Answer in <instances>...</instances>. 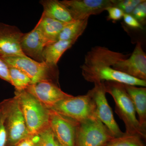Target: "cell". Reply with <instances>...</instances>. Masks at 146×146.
Returning a JSON list of instances; mask_svg holds the SVG:
<instances>
[{"label":"cell","instance_id":"1","mask_svg":"<svg viewBox=\"0 0 146 146\" xmlns=\"http://www.w3.org/2000/svg\"><path fill=\"white\" fill-rule=\"evenodd\" d=\"M129 55L114 51L105 47H93L86 53L84 62L80 66L82 76L86 81L94 84L112 81L146 87V80L138 79L113 69L115 63Z\"/></svg>","mask_w":146,"mask_h":146},{"label":"cell","instance_id":"2","mask_svg":"<svg viewBox=\"0 0 146 146\" xmlns=\"http://www.w3.org/2000/svg\"><path fill=\"white\" fill-rule=\"evenodd\" d=\"M104 84L106 93L111 95L115 102V112L124 123L125 134L146 139V131L139 124L136 117L135 107L123 84L105 81Z\"/></svg>","mask_w":146,"mask_h":146},{"label":"cell","instance_id":"3","mask_svg":"<svg viewBox=\"0 0 146 146\" xmlns=\"http://www.w3.org/2000/svg\"><path fill=\"white\" fill-rule=\"evenodd\" d=\"M15 95L30 134H39L50 125L49 110L26 90Z\"/></svg>","mask_w":146,"mask_h":146},{"label":"cell","instance_id":"4","mask_svg":"<svg viewBox=\"0 0 146 146\" xmlns=\"http://www.w3.org/2000/svg\"><path fill=\"white\" fill-rule=\"evenodd\" d=\"M8 66L20 69L28 76L32 84L49 80L58 84L59 70L57 66H52L44 62H39L26 56L1 57Z\"/></svg>","mask_w":146,"mask_h":146},{"label":"cell","instance_id":"5","mask_svg":"<svg viewBox=\"0 0 146 146\" xmlns=\"http://www.w3.org/2000/svg\"><path fill=\"white\" fill-rule=\"evenodd\" d=\"M48 109L79 123L96 117L95 102L87 94L77 96H72L58 102Z\"/></svg>","mask_w":146,"mask_h":146},{"label":"cell","instance_id":"6","mask_svg":"<svg viewBox=\"0 0 146 146\" xmlns=\"http://www.w3.org/2000/svg\"><path fill=\"white\" fill-rule=\"evenodd\" d=\"M115 138L104 124L96 117L79 123L75 146H106Z\"/></svg>","mask_w":146,"mask_h":146},{"label":"cell","instance_id":"7","mask_svg":"<svg viewBox=\"0 0 146 146\" xmlns=\"http://www.w3.org/2000/svg\"><path fill=\"white\" fill-rule=\"evenodd\" d=\"M6 146H14L31 135L16 97L9 99L5 119Z\"/></svg>","mask_w":146,"mask_h":146},{"label":"cell","instance_id":"8","mask_svg":"<svg viewBox=\"0 0 146 146\" xmlns=\"http://www.w3.org/2000/svg\"><path fill=\"white\" fill-rule=\"evenodd\" d=\"M87 94L95 102L97 117L104 124L115 138L123 136L125 133L120 129L108 102L104 82L94 84V88L89 90Z\"/></svg>","mask_w":146,"mask_h":146},{"label":"cell","instance_id":"9","mask_svg":"<svg viewBox=\"0 0 146 146\" xmlns=\"http://www.w3.org/2000/svg\"><path fill=\"white\" fill-rule=\"evenodd\" d=\"M60 2L75 21L99 14L109 7H114L115 3V0H63Z\"/></svg>","mask_w":146,"mask_h":146},{"label":"cell","instance_id":"10","mask_svg":"<svg viewBox=\"0 0 146 146\" xmlns=\"http://www.w3.org/2000/svg\"><path fill=\"white\" fill-rule=\"evenodd\" d=\"M49 110V125L56 140L63 146H75L79 123Z\"/></svg>","mask_w":146,"mask_h":146},{"label":"cell","instance_id":"11","mask_svg":"<svg viewBox=\"0 0 146 146\" xmlns=\"http://www.w3.org/2000/svg\"><path fill=\"white\" fill-rule=\"evenodd\" d=\"M113 68L135 78L146 80V54L141 42H137L130 56L119 60Z\"/></svg>","mask_w":146,"mask_h":146},{"label":"cell","instance_id":"12","mask_svg":"<svg viewBox=\"0 0 146 146\" xmlns=\"http://www.w3.org/2000/svg\"><path fill=\"white\" fill-rule=\"evenodd\" d=\"M25 90L48 109L58 102L72 96L62 91L59 84L49 80L32 84Z\"/></svg>","mask_w":146,"mask_h":146},{"label":"cell","instance_id":"13","mask_svg":"<svg viewBox=\"0 0 146 146\" xmlns=\"http://www.w3.org/2000/svg\"><path fill=\"white\" fill-rule=\"evenodd\" d=\"M23 35L17 27L0 23V57L26 56L21 47Z\"/></svg>","mask_w":146,"mask_h":146},{"label":"cell","instance_id":"14","mask_svg":"<svg viewBox=\"0 0 146 146\" xmlns=\"http://www.w3.org/2000/svg\"><path fill=\"white\" fill-rule=\"evenodd\" d=\"M49 44L37 25L27 33H24L21 39V47L23 53L28 57L39 62H44V48Z\"/></svg>","mask_w":146,"mask_h":146},{"label":"cell","instance_id":"15","mask_svg":"<svg viewBox=\"0 0 146 146\" xmlns=\"http://www.w3.org/2000/svg\"><path fill=\"white\" fill-rule=\"evenodd\" d=\"M138 116V121L141 127L146 131V88L124 84Z\"/></svg>","mask_w":146,"mask_h":146},{"label":"cell","instance_id":"16","mask_svg":"<svg viewBox=\"0 0 146 146\" xmlns=\"http://www.w3.org/2000/svg\"><path fill=\"white\" fill-rule=\"evenodd\" d=\"M39 3L43 6L44 10L42 14L44 16L66 24L75 21L68 9L60 1L42 0Z\"/></svg>","mask_w":146,"mask_h":146},{"label":"cell","instance_id":"17","mask_svg":"<svg viewBox=\"0 0 146 146\" xmlns=\"http://www.w3.org/2000/svg\"><path fill=\"white\" fill-rule=\"evenodd\" d=\"M76 41L57 40L47 45L43 50L44 62L52 66H57L58 62L64 52L70 48Z\"/></svg>","mask_w":146,"mask_h":146},{"label":"cell","instance_id":"18","mask_svg":"<svg viewBox=\"0 0 146 146\" xmlns=\"http://www.w3.org/2000/svg\"><path fill=\"white\" fill-rule=\"evenodd\" d=\"M66 23L42 16L36 25L49 44L56 42L60 32Z\"/></svg>","mask_w":146,"mask_h":146},{"label":"cell","instance_id":"19","mask_svg":"<svg viewBox=\"0 0 146 146\" xmlns=\"http://www.w3.org/2000/svg\"><path fill=\"white\" fill-rule=\"evenodd\" d=\"M89 18L66 24L60 32L58 40L77 41L87 26Z\"/></svg>","mask_w":146,"mask_h":146},{"label":"cell","instance_id":"20","mask_svg":"<svg viewBox=\"0 0 146 146\" xmlns=\"http://www.w3.org/2000/svg\"><path fill=\"white\" fill-rule=\"evenodd\" d=\"M11 84L14 86L16 91H21L25 90L32 84L31 79L20 69L9 66Z\"/></svg>","mask_w":146,"mask_h":146},{"label":"cell","instance_id":"21","mask_svg":"<svg viewBox=\"0 0 146 146\" xmlns=\"http://www.w3.org/2000/svg\"><path fill=\"white\" fill-rule=\"evenodd\" d=\"M106 146H145L143 139L140 136L125 134L114 138Z\"/></svg>","mask_w":146,"mask_h":146},{"label":"cell","instance_id":"22","mask_svg":"<svg viewBox=\"0 0 146 146\" xmlns=\"http://www.w3.org/2000/svg\"><path fill=\"white\" fill-rule=\"evenodd\" d=\"M8 103L9 99L0 103V146H6V144L7 133L5 121Z\"/></svg>","mask_w":146,"mask_h":146},{"label":"cell","instance_id":"23","mask_svg":"<svg viewBox=\"0 0 146 146\" xmlns=\"http://www.w3.org/2000/svg\"><path fill=\"white\" fill-rule=\"evenodd\" d=\"M144 0H115L114 7L122 10L125 14H131L136 7Z\"/></svg>","mask_w":146,"mask_h":146},{"label":"cell","instance_id":"24","mask_svg":"<svg viewBox=\"0 0 146 146\" xmlns=\"http://www.w3.org/2000/svg\"><path fill=\"white\" fill-rule=\"evenodd\" d=\"M39 135L40 146H56V138L50 125L42 131Z\"/></svg>","mask_w":146,"mask_h":146},{"label":"cell","instance_id":"25","mask_svg":"<svg viewBox=\"0 0 146 146\" xmlns=\"http://www.w3.org/2000/svg\"><path fill=\"white\" fill-rule=\"evenodd\" d=\"M131 15L142 25L145 23L146 18V1L144 0L136 7L132 11Z\"/></svg>","mask_w":146,"mask_h":146},{"label":"cell","instance_id":"26","mask_svg":"<svg viewBox=\"0 0 146 146\" xmlns=\"http://www.w3.org/2000/svg\"><path fill=\"white\" fill-rule=\"evenodd\" d=\"M14 146H40L39 134H31Z\"/></svg>","mask_w":146,"mask_h":146},{"label":"cell","instance_id":"27","mask_svg":"<svg viewBox=\"0 0 146 146\" xmlns=\"http://www.w3.org/2000/svg\"><path fill=\"white\" fill-rule=\"evenodd\" d=\"M108 13L107 18L108 20L117 21L123 18L124 13L120 9L116 7H111L106 10Z\"/></svg>","mask_w":146,"mask_h":146},{"label":"cell","instance_id":"28","mask_svg":"<svg viewBox=\"0 0 146 146\" xmlns=\"http://www.w3.org/2000/svg\"><path fill=\"white\" fill-rule=\"evenodd\" d=\"M124 22L129 27L134 29H142V25L131 14L125 13L123 17Z\"/></svg>","mask_w":146,"mask_h":146},{"label":"cell","instance_id":"29","mask_svg":"<svg viewBox=\"0 0 146 146\" xmlns=\"http://www.w3.org/2000/svg\"><path fill=\"white\" fill-rule=\"evenodd\" d=\"M0 78L11 84L9 68L6 63L0 57Z\"/></svg>","mask_w":146,"mask_h":146},{"label":"cell","instance_id":"30","mask_svg":"<svg viewBox=\"0 0 146 146\" xmlns=\"http://www.w3.org/2000/svg\"><path fill=\"white\" fill-rule=\"evenodd\" d=\"M56 146H63L56 140Z\"/></svg>","mask_w":146,"mask_h":146}]
</instances>
